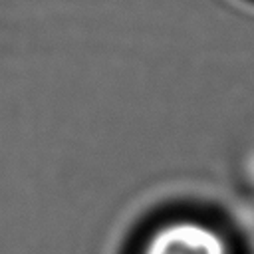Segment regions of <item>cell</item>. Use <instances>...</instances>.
Listing matches in <instances>:
<instances>
[{
	"mask_svg": "<svg viewBox=\"0 0 254 254\" xmlns=\"http://www.w3.org/2000/svg\"><path fill=\"white\" fill-rule=\"evenodd\" d=\"M123 254H240L228 226L198 204H169L147 216Z\"/></svg>",
	"mask_w": 254,
	"mask_h": 254,
	"instance_id": "cell-1",
	"label": "cell"
}]
</instances>
